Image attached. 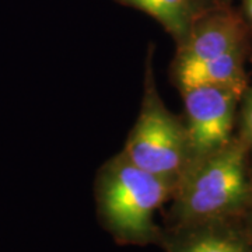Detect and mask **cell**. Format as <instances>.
Segmentation results:
<instances>
[{
	"label": "cell",
	"mask_w": 252,
	"mask_h": 252,
	"mask_svg": "<svg viewBox=\"0 0 252 252\" xmlns=\"http://www.w3.org/2000/svg\"><path fill=\"white\" fill-rule=\"evenodd\" d=\"M187 109V135L192 160L213 153L233 137L237 105L243 93L216 86L182 89Z\"/></svg>",
	"instance_id": "277c9868"
},
{
	"label": "cell",
	"mask_w": 252,
	"mask_h": 252,
	"mask_svg": "<svg viewBox=\"0 0 252 252\" xmlns=\"http://www.w3.org/2000/svg\"><path fill=\"white\" fill-rule=\"evenodd\" d=\"M153 16L178 41L184 42L195 20L193 0H122Z\"/></svg>",
	"instance_id": "52a82bcc"
},
{
	"label": "cell",
	"mask_w": 252,
	"mask_h": 252,
	"mask_svg": "<svg viewBox=\"0 0 252 252\" xmlns=\"http://www.w3.org/2000/svg\"><path fill=\"white\" fill-rule=\"evenodd\" d=\"M245 59L247 48H243L202 62H178L177 80L181 89L216 86L244 93L248 87Z\"/></svg>",
	"instance_id": "8992f818"
},
{
	"label": "cell",
	"mask_w": 252,
	"mask_h": 252,
	"mask_svg": "<svg viewBox=\"0 0 252 252\" xmlns=\"http://www.w3.org/2000/svg\"><path fill=\"white\" fill-rule=\"evenodd\" d=\"M243 48H248L243 18L233 10L215 9L193 20L178 62H202Z\"/></svg>",
	"instance_id": "5b68a950"
},
{
	"label": "cell",
	"mask_w": 252,
	"mask_h": 252,
	"mask_svg": "<svg viewBox=\"0 0 252 252\" xmlns=\"http://www.w3.org/2000/svg\"><path fill=\"white\" fill-rule=\"evenodd\" d=\"M241 139L247 147L252 149V89L244 91L241 95Z\"/></svg>",
	"instance_id": "9c48e42d"
},
{
	"label": "cell",
	"mask_w": 252,
	"mask_h": 252,
	"mask_svg": "<svg viewBox=\"0 0 252 252\" xmlns=\"http://www.w3.org/2000/svg\"><path fill=\"white\" fill-rule=\"evenodd\" d=\"M124 156L135 165L177 184L192 160L187 127L152 94L129 136Z\"/></svg>",
	"instance_id": "3957f363"
},
{
	"label": "cell",
	"mask_w": 252,
	"mask_h": 252,
	"mask_svg": "<svg viewBox=\"0 0 252 252\" xmlns=\"http://www.w3.org/2000/svg\"><path fill=\"white\" fill-rule=\"evenodd\" d=\"M251 221H252V215H251Z\"/></svg>",
	"instance_id": "8fae6325"
},
{
	"label": "cell",
	"mask_w": 252,
	"mask_h": 252,
	"mask_svg": "<svg viewBox=\"0 0 252 252\" xmlns=\"http://www.w3.org/2000/svg\"><path fill=\"white\" fill-rule=\"evenodd\" d=\"M171 190V181L137 167L122 154L101 177L99 206L111 230L119 237L144 240L153 234L154 213Z\"/></svg>",
	"instance_id": "7a4b0ae2"
},
{
	"label": "cell",
	"mask_w": 252,
	"mask_h": 252,
	"mask_svg": "<svg viewBox=\"0 0 252 252\" xmlns=\"http://www.w3.org/2000/svg\"><path fill=\"white\" fill-rule=\"evenodd\" d=\"M247 13H248V17L251 18L252 21V0H247Z\"/></svg>",
	"instance_id": "30bf717a"
},
{
	"label": "cell",
	"mask_w": 252,
	"mask_h": 252,
	"mask_svg": "<svg viewBox=\"0 0 252 252\" xmlns=\"http://www.w3.org/2000/svg\"><path fill=\"white\" fill-rule=\"evenodd\" d=\"M248 152L243 139L237 137L213 153L190 160L177 182V210L184 223L221 221L251 202Z\"/></svg>",
	"instance_id": "6da1fadb"
},
{
	"label": "cell",
	"mask_w": 252,
	"mask_h": 252,
	"mask_svg": "<svg viewBox=\"0 0 252 252\" xmlns=\"http://www.w3.org/2000/svg\"><path fill=\"white\" fill-rule=\"evenodd\" d=\"M219 223L202 224L206 228L187 238L177 252H252L243 235Z\"/></svg>",
	"instance_id": "ba28073f"
}]
</instances>
